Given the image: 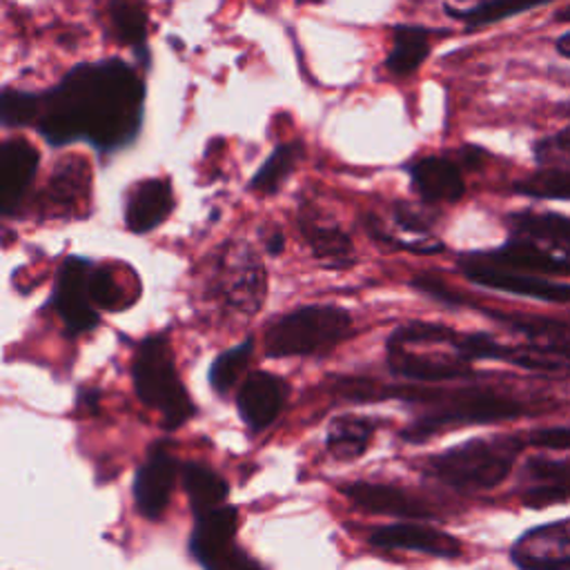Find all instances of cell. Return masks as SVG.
<instances>
[{
	"label": "cell",
	"mask_w": 570,
	"mask_h": 570,
	"mask_svg": "<svg viewBox=\"0 0 570 570\" xmlns=\"http://www.w3.org/2000/svg\"><path fill=\"white\" fill-rule=\"evenodd\" d=\"M145 83L121 59L80 63L42 94L38 135L54 148L76 141L112 154L135 143L145 114Z\"/></svg>",
	"instance_id": "cell-1"
},
{
	"label": "cell",
	"mask_w": 570,
	"mask_h": 570,
	"mask_svg": "<svg viewBox=\"0 0 570 570\" xmlns=\"http://www.w3.org/2000/svg\"><path fill=\"white\" fill-rule=\"evenodd\" d=\"M523 448L519 436H477L434 455L428 472L455 491H493L508 479Z\"/></svg>",
	"instance_id": "cell-2"
},
{
	"label": "cell",
	"mask_w": 570,
	"mask_h": 570,
	"mask_svg": "<svg viewBox=\"0 0 570 570\" xmlns=\"http://www.w3.org/2000/svg\"><path fill=\"white\" fill-rule=\"evenodd\" d=\"M419 404H423L426 410L408 430H404V440L415 444L430 440L434 432L444 428L495 423L515 419L525 413V408L517 400L486 388L421 392Z\"/></svg>",
	"instance_id": "cell-3"
},
{
	"label": "cell",
	"mask_w": 570,
	"mask_h": 570,
	"mask_svg": "<svg viewBox=\"0 0 570 570\" xmlns=\"http://www.w3.org/2000/svg\"><path fill=\"white\" fill-rule=\"evenodd\" d=\"M131 379H135L139 400L161 413L165 430H177L197 413L179 379L177 366H174L165 334H152L139 343L135 362H131Z\"/></svg>",
	"instance_id": "cell-4"
},
{
	"label": "cell",
	"mask_w": 570,
	"mask_h": 570,
	"mask_svg": "<svg viewBox=\"0 0 570 570\" xmlns=\"http://www.w3.org/2000/svg\"><path fill=\"white\" fill-rule=\"evenodd\" d=\"M353 332V319L337 305H305L275 319L266 330V355L273 359L330 353Z\"/></svg>",
	"instance_id": "cell-5"
},
{
	"label": "cell",
	"mask_w": 570,
	"mask_h": 570,
	"mask_svg": "<svg viewBox=\"0 0 570 570\" xmlns=\"http://www.w3.org/2000/svg\"><path fill=\"white\" fill-rule=\"evenodd\" d=\"M410 337L428 343L430 350H423L417 343H406L400 339H388V366L390 370L408 381L419 383H440V381H455L470 375V362H466L459 353L442 355L434 347L442 343H451L455 339V330L436 324L415 321L402 328Z\"/></svg>",
	"instance_id": "cell-6"
},
{
	"label": "cell",
	"mask_w": 570,
	"mask_h": 570,
	"mask_svg": "<svg viewBox=\"0 0 570 570\" xmlns=\"http://www.w3.org/2000/svg\"><path fill=\"white\" fill-rule=\"evenodd\" d=\"M459 270L461 275L481 288L508 292L517 296H529L544 303H570V283L533 275V273H521L486 256V252H470L459 258Z\"/></svg>",
	"instance_id": "cell-7"
},
{
	"label": "cell",
	"mask_w": 570,
	"mask_h": 570,
	"mask_svg": "<svg viewBox=\"0 0 570 570\" xmlns=\"http://www.w3.org/2000/svg\"><path fill=\"white\" fill-rule=\"evenodd\" d=\"M94 270V263L69 256L59 273L54 308L67 330V334L76 337L83 332H90L99 326V308L90 292V277Z\"/></svg>",
	"instance_id": "cell-8"
},
{
	"label": "cell",
	"mask_w": 570,
	"mask_h": 570,
	"mask_svg": "<svg viewBox=\"0 0 570 570\" xmlns=\"http://www.w3.org/2000/svg\"><path fill=\"white\" fill-rule=\"evenodd\" d=\"M510 559L519 570H570V517L525 531Z\"/></svg>",
	"instance_id": "cell-9"
},
{
	"label": "cell",
	"mask_w": 570,
	"mask_h": 570,
	"mask_svg": "<svg viewBox=\"0 0 570 570\" xmlns=\"http://www.w3.org/2000/svg\"><path fill=\"white\" fill-rule=\"evenodd\" d=\"M370 544L385 550H413L440 559H457L464 555V546L457 537L434 529V525L415 521L381 525L370 535Z\"/></svg>",
	"instance_id": "cell-10"
},
{
	"label": "cell",
	"mask_w": 570,
	"mask_h": 570,
	"mask_svg": "<svg viewBox=\"0 0 570 570\" xmlns=\"http://www.w3.org/2000/svg\"><path fill=\"white\" fill-rule=\"evenodd\" d=\"M239 531V510L235 506H218L197 517L190 550L205 570H216L235 550Z\"/></svg>",
	"instance_id": "cell-11"
},
{
	"label": "cell",
	"mask_w": 570,
	"mask_h": 570,
	"mask_svg": "<svg viewBox=\"0 0 570 570\" xmlns=\"http://www.w3.org/2000/svg\"><path fill=\"white\" fill-rule=\"evenodd\" d=\"M177 461H174V457L163 444H156L148 453V459L141 464L135 479V502L145 519L156 521L163 517L174 484H177Z\"/></svg>",
	"instance_id": "cell-12"
},
{
	"label": "cell",
	"mask_w": 570,
	"mask_h": 570,
	"mask_svg": "<svg viewBox=\"0 0 570 570\" xmlns=\"http://www.w3.org/2000/svg\"><path fill=\"white\" fill-rule=\"evenodd\" d=\"M40 165V152L27 139H10L0 145V212L14 216L31 188Z\"/></svg>",
	"instance_id": "cell-13"
},
{
	"label": "cell",
	"mask_w": 570,
	"mask_h": 570,
	"mask_svg": "<svg viewBox=\"0 0 570 570\" xmlns=\"http://www.w3.org/2000/svg\"><path fill=\"white\" fill-rule=\"evenodd\" d=\"M288 400V383L270 372H252L239 388L237 408L252 432L270 428Z\"/></svg>",
	"instance_id": "cell-14"
},
{
	"label": "cell",
	"mask_w": 570,
	"mask_h": 570,
	"mask_svg": "<svg viewBox=\"0 0 570 570\" xmlns=\"http://www.w3.org/2000/svg\"><path fill=\"white\" fill-rule=\"evenodd\" d=\"M521 502L542 510L570 499V464L555 457H531L519 474Z\"/></svg>",
	"instance_id": "cell-15"
},
{
	"label": "cell",
	"mask_w": 570,
	"mask_h": 570,
	"mask_svg": "<svg viewBox=\"0 0 570 570\" xmlns=\"http://www.w3.org/2000/svg\"><path fill=\"white\" fill-rule=\"evenodd\" d=\"M408 172L413 190L426 203H457L466 194L461 165L448 156H421Z\"/></svg>",
	"instance_id": "cell-16"
},
{
	"label": "cell",
	"mask_w": 570,
	"mask_h": 570,
	"mask_svg": "<svg viewBox=\"0 0 570 570\" xmlns=\"http://www.w3.org/2000/svg\"><path fill=\"white\" fill-rule=\"evenodd\" d=\"M497 324H504L508 330L521 334L525 343L533 345L540 353L555 359L566 372H570V324L546 319V317H529V315H502L486 313Z\"/></svg>",
	"instance_id": "cell-17"
},
{
	"label": "cell",
	"mask_w": 570,
	"mask_h": 570,
	"mask_svg": "<svg viewBox=\"0 0 570 570\" xmlns=\"http://www.w3.org/2000/svg\"><path fill=\"white\" fill-rule=\"evenodd\" d=\"M174 210V190L167 179H145L127 192L125 226L135 235H148L167 221Z\"/></svg>",
	"instance_id": "cell-18"
},
{
	"label": "cell",
	"mask_w": 570,
	"mask_h": 570,
	"mask_svg": "<svg viewBox=\"0 0 570 570\" xmlns=\"http://www.w3.org/2000/svg\"><path fill=\"white\" fill-rule=\"evenodd\" d=\"M343 495L355 506L368 512H377V515H392V517H406V519H423L432 515L428 504H423L417 495L400 486L357 481V484L343 486Z\"/></svg>",
	"instance_id": "cell-19"
},
{
	"label": "cell",
	"mask_w": 570,
	"mask_h": 570,
	"mask_svg": "<svg viewBox=\"0 0 570 570\" xmlns=\"http://www.w3.org/2000/svg\"><path fill=\"white\" fill-rule=\"evenodd\" d=\"M299 224L305 241H308L319 261L332 268H345L355 261L353 241L341 230V226L319 216V212H315L311 205L301 207Z\"/></svg>",
	"instance_id": "cell-20"
},
{
	"label": "cell",
	"mask_w": 570,
	"mask_h": 570,
	"mask_svg": "<svg viewBox=\"0 0 570 570\" xmlns=\"http://www.w3.org/2000/svg\"><path fill=\"white\" fill-rule=\"evenodd\" d=\"M448 31L421 25H394L392 27V50L385 59V69L394 76L415 74L432 50V38Z\"/></svg>",
	"instance_id": "cell-21"
},
{
	"label": "cell",
	"mask_w": 570,
	"mask_h": 570,
	"mask_svg": "<svg viewBox=\"0 0 570 570\" xmlns=\"http://www.w3.org/2000/svg\"><path fill=\"white\" fill-rule=\"evenodd\" d=\"M506 228L510 230V237L537 241L553 250L570 252V216L557 212L521 210L506 216Z\"/></svg>",
	"instance_id": "cell-22"
},
{
	"label": "cell",
	"mask_w": 570,
	"mask_h": 570,
	"mask_svg": "<svg viewBox=\"0 0 570 570\" xmlns=\"http://www.w3.org/2000/svg\"><path fill=\"white\" fill-rule=\"evenodd\" d=\"M107 16L114 38L135 50L139 61L150 65V14L145 0H110Z\"/></svg>",
	"instance_id": "cell-23"
},
{
	"label": "cell",
	"mask_w": 570,
	"mask_h": 570,
	"mask_svg": "<svg viewBox=\"0 0 570 570\" xmlns=\"http://www.w3.org/2000/svg\"><path fill=\"white\" fill-rule=\"evenodd\" d=\"M548 3H553V0H448L444 12L474 29L519 16Z\"/></svg>",
	"instance_id": "cell-24"
},
{
	"label": "cell",
	"mask_w": 570,
	"mask_h": 570,
	"mask_svg": "<svg viewBox=\"0 0 570 570\" xmlns=\"http://www.w3.org/2000/svg\"><path fill=\"white\" fill-rule=\"evenodd\" d=\"M224 296L235 311L245 315H254L261 308L263 296H266V275H263L261 263L252 254L232 261L224 283Z\"/></svg>",
	"instance_id": "cell-25"
},
{
	"label": "cell",
	"mask_w": 570,
	"mask_h": 570,
	"mask_svg": "<svg viewBox=\"0 0 570 570\" xmlns=\"http://www.w3.org/2000/svg\"><path fill=\"white\" fill-rule=\"evenodd\" d=\"M92 192V172L83 159H63L46 190V201L54 212H72Z\"/></svg>",
	"instance_id": "cell-26"
},
{
	"label": "cell",
	"mask_w": 570,
	"mask_h": 570,
	"mask_svg": "<svg viewBox=\"0 0 570 570\" xmlns=\"http://www.w3.org/2000/svg\"><path fill=\"white\" fill-rule=\"evenodd\" d=\"M181 481H183L186 495H188L190 506H192L197 517H201V515H205L218 506H224L228 495H230L228 481L216 470H212L203 464H197V461L183 464Z\"/></svg>",
	"instance_id": "cell-27"
},
{
	"label": "cell",
	"mask_w": 570,
	"mask_h": 570,
	"mask_svg": "<svg viewBox=\"0 0 570 570\" xmlns=\"http://www.w3.org/2000/svg\"><path fill=\"white\" fill-rule=\"evenodd\" d=\"M377 421L370 417H339L328 428V451L337 459H357L368 448Z\"/></svg>",
	"instance_id": "cell-28"
},
{
	"label": "cell",
	"mask_w": 570,
	"mask_h": 570,
	"mask_svg": "<svg viewBox=\"0 0 570 570\" xmlns=\"http://www.w3.org/2000/svg\"><path fill=\"white\" fill-rule=\"evenodd\" d=\"M303 154H305V145L301 141L281 143L268 156V161L261 165V169L254 174L248 188L256 194H268V197L277 194L283 188V183L292 177V172L296 169Z\"/></svg>",
	"instance_id": "cell-29"
},
{
	"label": "cell",
	"mask_w": 570,
	"mask_h": 570,
	"mask_svg": "<svg viewBox=\"0 0 570 570\" xmlns=\"http://www.w3.org/2000/svg\"><path fill=\"white\" fill-rule=\"evenodd\" d=\"M515 194L546 199V201H570V167L542 165L529 177L519 179L512 186Z\"/></svg>",
	"instance_id": "cell-30"
},
{
	"label": "cell",
	"mask_w": 570,
	"mask_h": 570,
	"mask_svg": "<svg viewBox=\"0 0 570 570\" xmlns=\"http://www.w3.org/2000/svg\"><path fill=\"white\" fill-rule=\"evenodd\" d=\"M252 353H254V341L245 339L214 359L210 368V383L218 394H228L237 385L239 377L245 372L252 359Z\"/></svg>",
	"instance_id": "cell-31"
},
{
	"label": "cell",
	"mask_w": 570,
	"mask_h": 570,
	"mask_svg": "<svg viewBox=\"0 0 570 570\" xmlns=\"http://www.w3.org/2000/svg\"><path fill=\"white\" fill-rule=\"evenodd\" d=\"M40 112L42 94L14 90V87H5L3 94H0V123L5 127L36 125Z\"/></svg>",
	"instance_id": "cell-32"
},
{
	"label": "cell",
	"mask_w": 570,
	"mask_h": 570,
	"mask_svg": "<svg viewBox=\"0 0 570 570\" xmlns=\"http://www.w3.org/2000/svg\"><path fill=\"white\" fill-rule=\"evenodd\" d=\"M540 165L570 167V125L555 131V135L542 139L533 148Z\"/></svg>",
	"instance_id": "cell-33"
},
{
	"label": "cell",
	"mask_w": 570,
	"mask_h": 570,
	"mask_svg": "<svg viewBox=\"0 0 570 570\" xmlns=\"http://www.w3.org/2000/svg\"><path fill=\"white\" fill-rule=\"evenodd\" d=\"M90 292H92V299L97 303V308L116 311L118 305L123 303V292H121L114 275L107 268H97L94 266L92 277H90Z\"/></svg>",
	"instance_id": "cell-34"
},
{
	"label": "cell",
	"mask_w": 570,
	"mask_h": 570,
	"mask_svg": "<svg viewBox=\"0 0 570 570\" xmlns=\"http://www.w3.org/2000/svg\"><path fill=\"white\" fill-rule=\"evenodd\" d=\"M392 218H394V224H397L400 230L413 232V235H419V237L428 235L430 228H432V216L426 210H421V207H417L413 203H406V201L394 203Z\"/></svg>",
	"instance_id": "cell-35"
},
{
	"label": "cell",
	"mask_w": 570,
	"mask_h": 570,
	"mask_svg": "<svg viewBox=\"0 0 570 570\" xmlns=\"http://www.w3.org/2000/svg\"><path fill=\"white\" fill-rule=\"evenodd\" d=\"M525 446H533L540 451H570V426H553V428H540L523 436Z\"/></svg>",
	"instance_id": "cell-36"
},
{
	"label": "cell",
	"mask_w": 570,
	"mask_h": 570,
	"mask_svg": "<svg viewBox=\"0 0 570 570\" xmlns=\"http://www.w3.org/2000/svg\"><path fill=\"white\" fill-rule=\"evenodd\" d=\"M216 570H263V568L252 557H248L241 548H237Z\"/></svg>",
	"instance_id": "cell-37"
},
{
	"label": "cell",
	"mask_w": 570,
	"mask_h": 570,
	"mask_svg": "<svg viewBox=\"0 0 570 570\" xmlns=\"http://www.w3.org/2000/svg\"><path fill=\"white\" fill-rule=\"evenodd\" d=\"M481 156H484V150H479V148H474V145H464L461 150H459V165H464V167H468V169H472V167H479L481 165Z\"/></svg>",
	"instance_id": "cell-38"
},
{
	"label": "cell",
	"mask_w": 570,
	"mask_h": 570,
	"mask_svg": "<svg viewBox=\"0 0 570 570\" xmlns=\"http://www.w3.org/2000/svg\"><path fill=\"white\" fill-rule=\"evenodd\" d=\"M266 248H268V252H270L273 256L281 254L283 248H286V237H283L281 232H273V235L268 237V241H266Z\"/></svg>",
	"instance_id": "cell-39"
},
{
	"label": "cell",
	"mask_w": 570,
	"mask_h": 570,
	"mask_svg": "<svg viewBox=\"0 0 570 570\" xmlns=\"http://www.w3.org/2000/svg\"><path fill=\"white\" fill-rule=\"evenodd\" d=\"M555 50H557L559 56H563V59L570 61V31H566V34H561V36L557 38Z\"/></svg>",
	"instance_id": "cell-40"
},
{
	"label": "cell",
	"mask_w": 570,
	"mask_h": 570,
	"mask_svg": "<svg viewBox=\"0 0 570 570\" xmlns=\"http://www.w3.org/2000/svg\"><path fill=\"white\" fill-rule=\"evenodd\" d=\"M85 408H92V413L97 410V406H99V392L97 390H85L83 394H80V400H78Z\"/></svg>",
	"instance_id": "cell-41"
},
{
	"label": "cell",
	"mask_w": 570,
	"mask_h": 570,
	"mask_svg": "<svg viewBox=\"0 0 570 570\" xmlns=\"http://www.w3.org/2000/svg\"><path fill=\"white\" fill-rule=\"evenodd\" d=\"M555 21H557V23H570V3H568L566 8H561V10L555 12Z\"/></svg>",
	"instance_id": "cell-42"
}]
</instances>
